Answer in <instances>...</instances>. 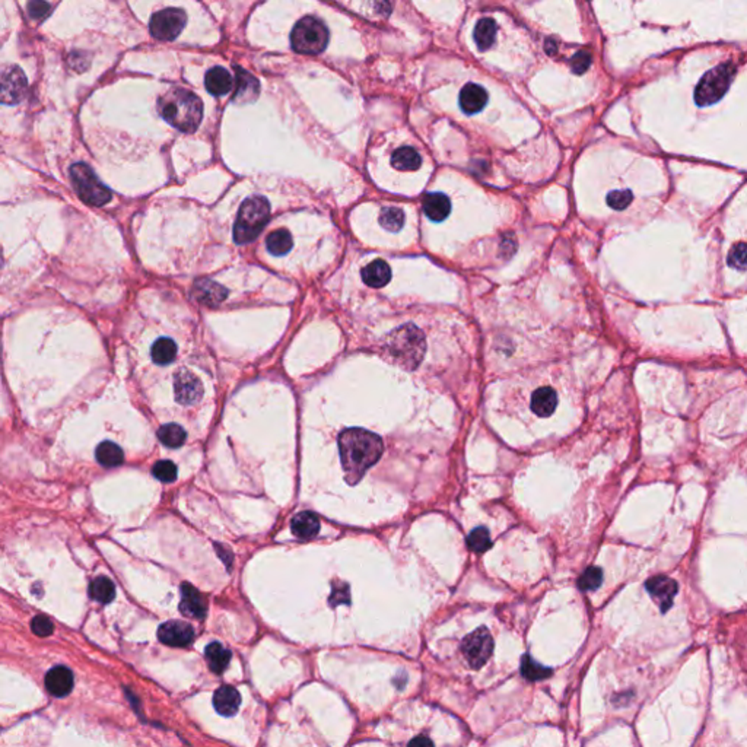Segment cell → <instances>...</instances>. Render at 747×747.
I'll use <instances>...</instances> for the list:
<instances>
[{
  "instance_id": "cell-1",
  "label": "cell",
  "mask_w": 747,
  "mask_h": 747,
  "mask_svg": "<svg viewBox=\"0 0 747 747\" xmlns=\"http://www.w3.org/2000/svg\"><path fill=\"white\" fill-rule=\"evenodd\" d=\"M339 451L349 485H356L364 474L376 464L384 451L383 439L374 432L361 428H350L339 435Z\"/></svg>"
},
{
  "instance_id": "cell-2",
  "label": "cell",
  "mask_w": 747,
  "mask_h": 747,
  "mask_svg": "<svg viewBox=\"0 0 747 747\" xmlns=\"http://www.w3.org/2000/svg\"><path fill=\"white\" fill-rule=\"evenodd\" d=\"M158 111L173 127L192 133L201 122L203 104L196 94L183 88H173L159 97Z\"/></svg>"
},
{
  "instance_id": "cell-3",
  "label": "cell",
  "mask_w": 747,
  "mask_h": 747,
  "mask_svg": "<svg viewBox=\"0 0 747 747\" xmlns=\"http://www.w3.org/2000/svg\"><path fill=\"white\" fill-rule=\"evenodd\" d=\"M385 349L393 364L412 371L419 367L425 355V334L413 325H404L388 334Z\"/></svg>"
},
{
  "instance_id": "cell-4",
  "label": "cell",
  "mask_w": 747,
  "mask_h": 747,
  "mask_svg": "<svg viewBox=\"0 0 747 747\" xmlns=\"http://www.w3.org/2000/svg\"><path fill=\"white\" fill-rule=\"evenodd\" d=\"M270 203L266 197L252 196L244 200L234 225V240L236 244H247L257 239V235L269 222Z\"/></svg>"
},
{
  "instance_id": "cell-5",
  "label": "cell",
  "mask_w": 747,
  "mask_h": 747,
  "mask_svg": "<svg viewBox=\"0 0 747 747\" xmlns=\"http://www.w3.org/2000/svg\"><path fill=\"white\" fill-rule=\"evenodd\" d=\"M329 29L314 16H305L291 32V44L297 53L318 55L329 44Z\"/></svg>"
},
{
  "instance_id": "cell-6",
  "label": "cell",
  "mask_w": 747,
  "mask_h": 747,
  "mask_svg": "<svg viewBox=\"0 0 747 747\" xmlns=\"http://www.w3.org/2000/svg\"><path fill=\"white\" fill-rule=\"evenodd\" d=\"M734 75L736 67L732 63H724L717 66L716 69L708 71L695 90V103L699 107L718 103L728 91Z\"/></svg>"
},
{
  "instance_id": "cell-7",
  "label": "cell",
  "mask_w": 747,
  "mask_h": 747,
  "mask_svg": "<svg viewBox=\"0 0 747 747\" xmlns=\"http://www.w3.org/2000/svg\"><path fill=\"white\" fill-rule=\"evenodd\" d=\"M71 178L78 196L88 205L104 206L111 200L113 193L106 184L101 183L91 166L83 162L71 166Z\"/></svg>"
},
{
  "instance_id": "cell-8",
  "label": "cell",
  "mask_w": 747,
  "mask_h": 747,
  "mask_svg": "<svg viewBox=\"0 0 747 747\" xmlns=\"http://www.w3.org/2000/svg\"><path fill=\"white\" fill-rule=\"evenodd\" d=\"M187 22V15L178 8H166L152 15L149 29L150 34L158 40L171 41L176 40Z\"/></svg>"
},
{
  "instance_id": "cell-9",
  "label": "cell",
  "mask_w": 747,
  "mask_h": 747,
  "mask_svg": "<svg viewBox=\"0 0 747 747\" xmlns=\"http://www.w3.org/2000/svg\"><path fill=\"white\" fill-rule=\"evenodd\" d=\"M462 651L471 669L478 670L485 666L494 651V639L485 626L469 634L462 642Z\"/></svg>"
},
{
  "instance_id": "cell-10",
  "label": "cell",
  "mask_w": 747,
  "mask_h": 747,
  "mask_svg": "<svg viewBox=\"0 0 747 747\" xmlns=\"http://www.w3.org/2000/svg\"><path fill=\"white\" fill-rule=\"evenodd\" d=\"M28 90V80L18 66H9L0 72V103L6 106L18 104Z\"/></svg>"
},
{
  "instance_id": "cell-11",
  "label": "cell",
  "mask_w": 747,
  "mask_h": 747,
  "mask_svg": "<svg viewBox=\"0 0 747 747\" xmlns=\"http://www.w3.org/2000/svg\"><path fill=\"white\" fill-rule=\"evenodd\" d=\"M645 588H647L650 596L658 604V607L661 609V612L663 613L667 612V610L671 607L674 596L678 591L677 583L664 575L653 576V578H650L647 584H645Z\"/></svg>"
},
{
  "instance_id": "cell-12",
  "label": "cell",
  "mask_w": 747,
  "mask_h": 747,
  "mask_svg": "<svg viewBox=\"0 0 747 747\" xmlns=\"http://www.w3.org/2000/svg\"><path fill=\"white\" fill-rule=\"evenodd\" d=\"M158 638L169 647H187L194 639V629L187 622L169 620L159 626Z\"/></svg>"
},
{
  "instance_id": "cell-13",
  "label": "cell",
  "mask_w": 747,
  "mask_h": 747,
  "mask_svg": "<svg viewBox=\"0 0 747 747\" xmlns=\"http://www.w3.org/2000/svg\"><path fill=\"white\" fill-rule=\"evenodd\" d=\"M176 399L181 404L197 403L203 396L201 383L189 371L178 372L174 378Z\"/></svg>"
},
{
  "instance_id": "cell-14",
  "label": "cell",
  "mask_w": 747,
  "mask_h": 747,
  "mask_svg": "<svg viewBox=\"0 0 747 747\" xmlns=\"http://www.w3.org/2000/svg\"><path fill=\"white\" fill-rule=\"evenodd\" d=\"M180 612L187 618H194L199 620L208 613V603L205 596L187 583L181 585Z\"/></svg>"
},
{
  "instance_id": "cell-15",
  "label": "cell",
  "mask_w": 747,
  "mask_h": 747,
  "mask_svg": "<svg viewBox=\"0 0 747 747\" xmlns=\"http://www.w3.org/2000/svg\"><path fill=\"white\" fill-rule=\"evenodd\" d=\"M47 690L57 698H64L73 689V673L63 666L50 670L45 676Z\"/></svg>"
},
{
  "instance_id": "cell-16",
  "label": "cell",
  "mask_w": 747,
  "mask_h": 747,
  "mask_svg": "<svg viewBox=\"0 0 747 747\" xmlns=\"http://www.w3.org/2000/svg\"><path fill=\"white\" fill-rule=\"evenodd\" d=\"M488 104V92L483 87L478 83H467L460 92V107L462 110L471 115L482 111Z\"/></svg>"
},
{
  "instance_id": "cell-17",
  "label": "cell",
  "mask_w": 747,
  "mask_h": 747,
  "mask_svg": "<svg viewBox=\"0 0 747 747\" xmlns=\"http://www.w3.org/2000/svg\"><path fill=\"white\" fill-rule=\"evenodd\" d=\"M193 295L201 304L215 307V305H219L228 297V291L224 286H220L216 282H212L209 279H201L194 283Z\"/></svg>"
},
{
  "instance_id": "cell-18",
  "label": "cell",
  "mask_w": 747,
  "mask_h": 747,
  "mask_svg": "<svg viewBox=\"0 0 747 747\" xmlns=\"http://www.w3.org/2000/svg\"><path fill=\"white\" fill-rule=\"evenodd\" d=\"M241 705V696L232 686H220L213 695V706L224 717L236 714Z\"/></svg>"
},
{
  "instance_id": "cell-19",
  "label": "cell",
  "mask_w": 747,
  "mask_h": 747,
  "mask_svg": "<svg viewBox=\"0 0 747 747\" xmlns=\"http://www.w3.org/2000/svg\"><path fill=\"white\" fill-rule=\"evenodd\" d=\"M235 92L234 99L240 101V103H250L259 97L260 85L259 80L251 76L248 72H246L241 67L236 69V78H235Z\"/></svg>"
},
{
  "instance_id": "cell-20",
  "label": "cell",
  "mask_w": 747,
  "mask_h": 747,
  "mask_svg": "<svg viewBox=\"0 0 747 747\" xmlns=\"http://www.w3.org/2000/svg\"><path fill=\"white\" fill-rule=\"evenodd\" d=\"M205 85L209 94L215 97H224L234 88V78L224 67H212L206 73Z\"/></svg>"
},
{
  "instance_id": "cell-21",
  "label": "cell",
  "mask_w": 747,
  "mask_h": 747,
  "mask_svg": "<svg viewBox=\"0 0 747 747\" xmlns=\"http://www.w3.org/2000/svg\"><path fill=\"white\" fill-rule=\"evenodd\" d=\"M423 212L434 222H443L451 212V201L443 193H429L423 199Z\"/></svg>"
},
{
  "instance_id": "cell-22",
  "label": "cell",
  "mask_w": 747,
  "mask_h": 747,
  "mask_svg": "<svg viewBox=\"0 0 747 747\" xmlns=\"http://www.w3.org/2000/svg\"><path fill=\"white\" fill-rule=\"evenodd\" d=\"M557 406V396L550 387H540L532 396V411L539 418H549Z\"/></svg>"
},
{
  "instance_id": "cell-23",
  "label": "cell",
  "mask_w": 747,
  "mask_h": 747,
  "mask_svg": "<svg viewBox=\"0 0 747 747\" xmlns=\"http://www.w3.org/2000/svg\"><path fill=\"white\" fill-rule=\"evenodd\" d=\"M291 530L295 537L301 540H308L318 534L320 521L314 513L302 511L297 514L291 521Z\"/></svg>"
},
{
  "instance_id": "cell-24",
  "label": "cell",
  "mask_w": 747,
  "mask_h": 747,
  "mask_svg": "<svg viewBox=\"0 0 747 747\" xmlns=\"http://www.w3.org/2000/svg\"><path fill=\"white\" fill-rule=\"evenodd\" d=\"M362 280L371 287H383L392 279V269L384 260H374L362 269Z\"/></svg>"
},
{
  "instance_id": "cell-25",
  "label": "cell",
  "mask_w": 747,
  "mask_h": 747,
  "mask_svg": "<svg viewBox=\"0 0 747 747\" xmlns=\"http://www.w3.org/2000/svg\"><path fill=\"white\" fill-rule=\"evenodd\" d=\"M392 165L399 171H416L422 165V158L413 148L403 146L393 154Z\"/></svg>"
},
{
  "instance_id": "cell-26",
  "label": "cell",
  "mask_w": 747,
  "mask_h": 747,
  "mask_svg": "<svg viewBox=\"0 0 747 747\" xmlns=\"http://www.w3.org/2000/svg\"><path fill=\"white\" fill-rule=\"evenodd\" d=\"M97 460L101 466L104 467H117L124 462V453L117 444L111 443V441H104L97 447L95 451Z\"/></svg>"
},
{
  "instance_id": "cell-27",
  "label": "cell",
  "mask_w": 747,
  "mask_h": 747,
  "mask_svg": "<svg viewBox=\"0 0 747 747\" xmlns=\"http://www.w3.org/2000/svg\"><path fill=\"white\" fill-rule=\"evenodd\" d=\"M205 657L211 670L216 674L224 673L231 661V651L224 648L219 642H212L206 647Z\"/></svg>"
},
{
  "instance_id": "cell-28",
  "label": "cell",
  "mask_w": 747,
  "mask_h": 747,
  "mask_svg": "<svg viewBox=\"0 0 747 747\" xmlns=\"http://www.w3.org/2000/svg\"><path fill=\"white\" fill-rule=\"evenodd\" d=\"M497 38V24L490 18H482L474 27V41L481 52H486L494 45Z\"/></svg>"
},
{
  "instance_id": "cell-29",
  "label": "cell",
  "mask_w": 747,
  "mask_h": 747,
  "mask_svg": "<svg viewBox=\"0 0 747 747\" xmlns=\"http://www.w3.org/2000/svg\"><path fill=\"white\" fill-rule=\"evenodd\" d=\"M90 597L101 604H108L115 597V587L107 576H98L90 584Z\"/></svg>"
},
{
  "instance_id": "cell-30",
  "label": "cell",
  "mask_w": 747,
  "mask_h": 747,
  "mask_svg": "<svg viewBox=\"0 0 747 747\" xmlns=\"http://www.w3.org/2000/svg\"><path fill=\"white\" fill-rule=\"evenodd\" d=\"M152 360L158 365H166L173 362L177 356V345L168 337H161L152 345L150 349Z\"/></svg>"
},
{
  "instance_id": "cell-31",
  "label": "cell",
  "mask_w": 747,
  "mask_h": 747,
  "mask_svg": "<svg viewBox=\"0 0 747 747\" xmlns=\"http://www.w3.org/2000/svg\"><path fill=\"white\" fill-rule=\"evenodd\" d=\"M292 246H294L292 236L290 231H286V229L273 231L266 240L267 250L271 254H275V256H283V254H286L292 248Z\"/></svg>"
},
{
  "instance_id": "cell-32",
  "label": "cell",
  "mask_w": 747,
  "mask_h": 747,
  "mask_svg": "<svg viewBox=\"0 0 747 747\" xmlns=\"http://www.w3.org/2000/svg\"><path fill=\"white\" fill-rule=\"evenodd\" d=\"M158 438L165 447L178 448L185 443L187 434L177 423H166L158 431Z\"/></svg>"
},
{
  "instance_id": "cell-33",
  "label": "cell",
  "mask_w": 747,
  "mask_h": 747,
  "mask_svg": "<svg viewBox=\"0 0 747 747\" xmlns=\"http://www.w3.org/2000/svg\"><path fill=\"white\" fill-rule=\"evenodd\" d=\"M521 674L529 681H540V678L549 677L552 670L539 664L530 655H524L521 660Z\"/></svg>"
},
{
  "instance_id": "cell-34",
  "label": "cell",
  "mask_w": 747,
  "mask_h": 747,
  "mask_svg": "<svg viewBox=\"0 0 747 747\" xmlns=\"http://www.w3.org/2000/svg\"><path fill=\"white\" fill-rule=\"evenodd\" d=\"M380 224L387 231L397 232L404 225V213L399 208H385L380 213Z\"/></svg>"
},
{
  "instance_id": "cell-35",
  "label": "cell",
  "mask_w": 747,
  "mask_h": 747,
  "mask_svg": "<svg viewBox=\"0 0 747 747\" xmlns=\"http://www.w3.org/2000/svg\"><path fill=\"white\" fill-rule=\"evenodd\" d=\"M466 543L470 550L476 552V553H483L486 552L490 546H492V541H490V536H489V532L485 529V527H479V529H474L466 539Z\"/></svg>"
},
{
  "instance_id": "cell-36",
  "label": "cell",
  "mask_w": 747,
  "mask_h": 747,
  "mask_svg": "<svg viewBox=\"0 0 747 747\" xmlns=\"http://www.w3.org/2000/svg\"><path fill=\"white\" fill-rule=\"evenodd\" d=\"M603 583V572L597 567H590L584 571V574L580 576L578 587L583 591H592L597 590Z\"/></svg>"
},
{
  "instance_id": "cell-37",
  "label": "cell",
  "mask_w": 747,
  "mask_h": 747,
  "mask_svg": "<svg viewBox=\"0 0 747 747\" xmlns=\"http://www.w3.org/2000/svg\"><path fill=\"white\" fill-rule=\"evenodd\" d=\"M152 473H154V476L158 481L164 483H169L177 479V466L169 460H161L155 463L154 469H152Z\"/></svg>"
},
{
  "instance_id": "cell-38",
  "label": "cell",
  "mask_w": 747,
  "mask_h": 747,
  "mask_svg": "<svg viewBox=\"0 0 747 747\" xmlns=\"http://www.w3.org/2000/svg\"><path fill=\"white\" fill-rule=\"evenodd\" d=\"M634 194L631 190H613L606 197L607 205L615 211H623L632 203Z\"/></svg>"
},
{
  "instance_id": "cell-39",
  "label": "cell",
  "mask_w": 747,
  "mask_h": 747,
  "mask_svg": "<svg viewBox=\"0 0 747 747\" xmlns=\"http://www.w3.org/2000/svg\"><path fill=\"white\" fill-rule=\"evenodd\" d=\"M31 629H32L34 634L38 635V636H50L55 631V625H53V622L50 618H47L44 615H38V616H36L32 619Z\"/></svg>"
},
{
  "instance_id": "cell-40",
  "label": "cell",
  "mask_w": 747,
  "mask_h": 747,
  "mask_svg": "<svg viewBox=\"0 0 747 747\" xmlns=\"http://www.w3.org/2000/svg\"><path fill=\"white\" fill-rule=\"evenodd\" d=\"M350 594H349V585L345 583H339V584H333V590H332V596H330V606H337L341 603H346L349 604L350 602Z\"/></svg>"
},
{
  "instance_id": "cell-41",
  "label": "cell",
  "mask_w": 747,
  "mask_h": 747,
  "mask_svg": "<svg viewBox=\"0 0 747 747\" xmlns=\"http://www.w3.org/2000/svg\"><path fill=\"white\" fill-rule=\"evenodd\" d=\"M590 64H591V55H590V52H587V50L578 52L571 60L572 72L576 73V75H583L584 72H587Z\"/></svg>"
},
{
  "instance_id": "cell-42",
  "label": "cell",
  "mask_w": 747,
  "mask_h": 747,
  "mask_svg": "<svg viewBox=\"0 0 747 747\" xmlns=\"http://www.w3.org/2000/svg\"><path fill=\"white\" fill-rule=\"evenodd\" d=\"M50 10H52V8H50V5L45 2V0H29L28 12L31 15V18L41 21L47 18V16L50 15Z\"/></svg>"
},
{
  "instance_id": "cell-43",
  "label": "cell",
  "mask_w": 747,
  "mask_h": 747,
  "mask_svg": "<svg viewBox=\"0 0 747 747\" xmlns=\"http://www.w3.org/2000/svg\"><path fill=\"white\" fill-rule=\"evenodd\" d=\"M744 251H746L744 243L736 244L728 252V264L743 271L744 270Z\"/></svg>"
},
{
  "instance_id": "cell-44",
  "label": "cell",
  "mask_w": 747,
  "mask_h": 747,
  "mask_svg": "<svg viewBox=\"0 0 747 747\" xmlns=\"http://www.w3.org/2000/svg\"><path fill=\"white\" fill-rule=\"evenodd\" d=\"M545 45H546V53L548 55H555L556 53V45H555V43L552 40H548Z\"/></svg>"
},
{
  "instance_id": "cell-45",
  "label": "cell",
  "mask_w": 747,
  "mask_h": 747,
  "mask_svg": "<svg viewBox=\"0 0 747 747\" xmlns=\"http://www.w3.org/2000/svg\"><path fill=\"white\" fill-rule=\"evenodd\" d=\"M411 743H412V744H416V743H428V744H431L432 741L428 740V739H415V740H412Z\"/></svg>"
},
{
  "instance_id": "cell-46",
  "label": "cell",
  "mask_w": 747,
  "mask_h": 747,
  "mask_svg": "<svg viewBox=\"0 0 747 747\" xmlns=\"http://www.w3.org/2000/svg\"><path fill=\"white\" fill-rule=\"evenodd\" d=\"M0 266H2V252H0Z\"/></svg>"
}]
</instances>
